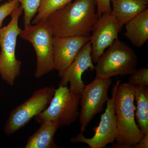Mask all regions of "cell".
Returning <instances> with one entry per match:
<instances>
[{"instance_id":"cell-1","label":"cell","mask_w":148,"mask_h":148,"mask_svg":"<svg viewBox=\"0 0 148 148\" xmlns=\"http://www.w3.org/2000/svg\"><path fill=\"white\" fill-rule=\"evenodd\" d=\"M96 0H75L51 14L47 18L53 37L90 36L99 17Z\"/></svg>"},{"instance_id":"cell-2","label":"cell","mask_w":148,"mask_h":148,"mask_svg":"<svg viewBox=\"0 0 148 148\" xmlns=\"http://www.w3.org/2000/svg\"><path fill=\"white\" fill-rule=\"evenodd\" d=\"M135 84L121 83L114 100L118 135L111 148H132L145 136L135 121Z\"/></svg>"},{"instance_id":"cell-3","label":"cell","mask_w":148,"mask_h":148,"mask_svg":"<svg viewBox=\"0 0 148 148\" xmlns=\"http://www.w3.org/2000/svg\"><path fill=\"white\" fill-rule=\"evenodd\" d=\"M23 11L21 6L16 7L11 14L9 23L0 29V75L11 86L21 74L22 63L16 59L15 49L17 37L22 31L18 22Z\"/></svg>"},{"instance_id":"cell-4","label":"cell","mask_w":148,"mask_h":148,"mask_svg":"<svg viewBox=\"0 0 148 148\" xmlns=\"http://www.w3.org/2000/svg\"><path fill=\"white\" fill-rule=\"evenodd\" d=\"M138 63L135 51L118 38L98 59L95 67V77L107 80L132 75L137 69Z\"/></svg>"},{"instance_id":"cell-5","label":"cell","mask_w":148,"mask_h":148,"mask_svg":"<svg viewBox=\"0 0 148 148\" xmlns=\"http://www.w3.org/2000/svg\"><path fill=\"white\" fill-rule=\"evenodd\" d=\"M19 36L34 49L37 58L35 77L39 78L53 71V30L47 18L25 27Z\"/></svg>"},{"instance_id":"cell-6","label":"cell","mask_w":148,"mask_h":148,"mask_svg":"<svg viewBox=\"0 0 148 148\" xmlns=\"http://www.w3.org/2000/svg\"><path fill=\"white\" fill-rule=\"evenodd\" d=\"M80 97V93L71 91L67 86H59L47 108L35 117V121L40 123L56 121L61 126L71 124L79 115Z\"/></svg>"},{"instance_id":"cell-7","label":"cell","mask_w":148,"mask_h":148,"mask_svg":"<svg viewBox=\"0 0 148 148\" xmlns=\"http://www.w3.org/2000/svg\"><path fill=\"white\" fill-rule=\"evenodd\" d=\"M53 87L45 86L36 90L29 99L10 112L4 131L7 135L18 131L40 113L50 104L55 92Z\"/></svg>"},{"instance_id":"cell-8","label":"cell","mask_w":148,"mask_h":148,"mask_svg":"<svg viewBox=\"0 0 148 148\" xmlns=\"http://www.w3.org/2000/svg\"><path fill=\"white\" fill-rule=\"evenodd\" d=\"M121 81L117 80L112 89V96L107 101V108L101 117L99 125L93 127L95 134L92 138H87L82 132L70 139L72 143H83L90 148H104L110 143H114L118 135L115 112L114 100L116 93Z\"/></svg>"},{"instance_id":"cell-9","label":"cell","mask_w":148,"mask_h":148,"mask_svg":"<svg viewBox=\"0 0 148 148\" xmlns=\"http://www.w3.org/2000/svg\"><path fill=\"white\" fill-rule=\"evenodd\" d=\"M112 83L111 78L105 80L95 77L92 82L85 85L80 97V132H84L95 115L103 110L108 99V91Z\"/></svg>"},{"instance_id":"cell-10","label":"cell","mask_w":148,"mask_h":148,"mask_svg":"<svg viewBox=\"0 0 148 148\" xmlns=\"http://www.w3.org/2000/svg\"><path fill=\"white\" fill-rule=\"evenodd\" d=\"M122 28L111 12L101 15L92 27L90 36L92 62L97 63L105 51L118 38Z\"/></svg>"},{"instance_id":"cell-11","label":"cell","mask_w":148,"mask_h":148,"mask_svg":"<svg viewBox=\"0 0 148 148\" xmlns=\"http://www.w3.org/2000/svg\"><path fill=\"white\" fill-rule=\"evenodd\" d=\"M91 48L90 41L80 49L73 61L66 69L61 77L59 86H67L70 84V90L81 93L85 86L82 80V75L90 69L92 71L95 69L91 55Z\"/></svg>"},{"instance_id":"cell-12","label":"cell","mask_w":148,"mask_h":148,"mask_svg":"<svg viewBox=\"0 0 148 148\" xmlns=\"http://www.w3.org/2000/svg\"><path fill=\"white\" fill-rule=\"evenodd\" d=\"M90 36L53 37V55L54 69L61 77L73 61L78 52L90 41Z\"/></svg>"},{"instance_id":"cell-13","label":"cell","mask_w":148,"mask_h":148,"mask_svg":"<svg viewBox=\"0 0 148 148\" xmlns=\"http://www.w3.org/2000/svg\"><path fill=\"white\" fill-rule=\"evenodd\" d=\"M41 123L38 129L29 137L25 148H57L54 137L61 125L58 121H45Z\"/></svg>"},{"instance_id":"cell-14","label":"cell","mask_w":148,"mask_h":148,"mask_svg":"<svg viewBox=\"0 0 148 148\" xmlns=\"http://www.w3.org/2000/svg\"><path fill=\"white\" fill-rule=\"evenodd\" d=\"M124 36L132 45L141 47L148 39V9L136 15L125 24Z\"/></svg>"},{"instance_id":"cell-15","label":"cell","mask_w":148,"mask_h":148,"mask_svg":"<svg viewBox=\"0 0 148 148\" xmlns=\"http://www.w3.org/2000/svg\"><path fill=\"white\" fill-rule=\"evenodd\" d=\"M111 13L122 26L147 8L148 0H110Z\"/></svg>"},{"instance_id":"cell-16","label":"cell","mask_w":148,"mask_h":148,"mask_svg":"<svg viewBox=\"0 0 148 148\" xmlns=\"http://www.w3.org/2000/svg\"><path fill=\"white\" fill-rule=\"evenodd\" d=\"M136 121L138 127L145 135L148 134V86L135 84Z\"/></svg>"},{"instance_id":"cell-17","label":"cell","mask_w":148,"mask_h":148,"mask_svg":"<svg viewBox=\"0 0 148 148\" xmlns=\"http://www.w3.org/2000/svg\"><path fill=\"white\" fill-rule=\"evenodd\" d=\"M73 0H42L36 16L32 20V24H36L47 18L55 11L63 7Z\"/></svg>"},{"instance_id":"cell-18","label":"cell","mask_w":148,"mask_h":148,"mask_svg":"<svg viewBox=\"0 0 148 148\" xmlns=\"http://www.w3.org/2000/svg\"><path fill=\"white\" fill-rule=\"evenodd\" d=\"M21 4L24 12V27L31 24L32 19L36 14L42 0H17Z\"/></svg>"},{"instance_id":"cell-19","label":"cell","mask_w":148,"mask_h":148,"mask_svg":"<svg viewBox=\"0 0 148 148\" xmlns=\"http://www.w3.org/2000/svg\"><path fill=\"white\" fill-rule=\"evenodd\" d=\"M128 79V82L132 84L143 86H148V69L142 68L137 69Z\"/></svg>"},{"instance_id":"cell-20","label":"cell","mask_w":148,"mask_h":148,"mask_svg":"<svg viewBox=\"0 0 148 148\" xmlns=\"http://www.w3.org/2000/svg\"><path fill=\"white\" fill-rule=\"evenodd\" d=\"M19 4L17 0H10L0 6V29L5 18L11 14L14 10L19 5Z\"/></svg>"},{"instance_id":"cell-21","label":"cell","mask_w":148,"mask_h":148,"mask_svg":"<svg viewBox=\"0 0 148 148\" xmlns=\"http://www.w3.org/2000/svg\"><path fill=\"white\" fill-rule=\"evenodd\" d=\"M97 12L98 17L103 13H111L112 9L110 5V0H96Z\"/></svg>"},{"instance_id":"cell-22","label":"cell","mask_w":148,"mask_h":148,"mask_svg":"<svg viewBox=\"0 0 148 148\" xmlns=\"http://www.w3.org/2000/svg\"><path fill=\"white\" fill-rule=\"evenodd\" d=\"M148 134L145 135L142 140L136 145L132 146V148H148Z\"/></svg>"},{"instance_id":"cell-23","label":"cell","mask_w":148,"mask_h":148,"mask_svg":"<svg viewBox=\"0 0 148 148\" xmlns=\"http://www.w3.org/2000/svg\"><path fill=\"white\" fill-rule=\"evenodd\" d=\"M0 95H1V90H0Z\"/></svg>"},{"instance_id":"cell-24","label":"cell","mask_w":148,"mask_h":148,"mask_svg":"<svg viewBox=\"0 0 148 148\" xmlns=\"http://www.w3.org/2000/svg\"><path fill=\"white\" fill-rule=\"evenodd\" d=\"M2 1V0H0V1Z\"/></svg>"}]
</instances>
